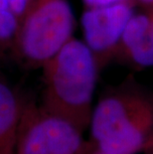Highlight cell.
Returning <instances> with one entry per match:
<instances>
[{"label": "cell", "instance_id": "cell-1", "mask_svg": "<svg viewBox=\"0 0 153 154\" xmlns=\"http://www.w3.org/2000/svg\"><path fill=\"white\" fill-rule=\"evenodd\" d=\"M42 107L82 132L90 127L100 70L84 41L72 38L43 67Z\"/></svg>", "mask_w": 153, "mask_h": 154}, {"label": "cell", "instance_id": "cell-2", "mask_svg": "<svg viewBox=\"0 0 153 154\" xmlns=\"http://www.w3.org/2000/svg\"><path fill=\"white\" fill-rule=\"evenodd\" d=\"M92 141L106 154H136L153 137V94L126 81L103 94L90 119Z\"/></svg>", "mask_w": 153, "mask_h": 154}, {"label": "cell", "instance_id": "cell-3", "mask_svg": "<svg viewBox=\"0 0 153 154\" xmlns=\"http://www.w3.org/2000/svg\"><path fill=\"white\" fill-rule=\"evenodd\" d=\"M75 15L68 0H33L16 39L30 67L42 68L73 38Z\"/></svg>", "mask_w": 153, "mask_h": 154}, {"label": "cell", "instance_id": "cell-4", "mask_svg": "<svg viewBox=\"0 0 153 154\" xmlns=\"http://www.w3.org/2000/svg\"><path fill=\"white\" fill-rule=\"evenodd\" d=\"M81 130L33 103H25L15 154H93L96 147Z\"/></svg>", "mask_w": 153, "mask_h": 154}, {"label": "cell", "instance_id": "cell-5", "mask_svg": "<svg viewBox=\"0 0 153 154\" xmlns=\"http://www.w3.org/2000/svg\"><path fill=\"white\" fill-rule=\"evenodd\" d=\"M134 0L84 7L82 15L84 42L92 51L100 72L116 60L123 32L134 14Z\"/></svg>", "mask_w": 153, "mask_h": 154}, {"label": "cell", "instance_id": "cell-6", "mask_svg": "<svg viewBox=\"0 0 153 154\" xmlns=\"http://www.w3.org/2000/svg\"><path fill=\"white\" fill-rule=\"evenodd\" d=\"M137 69L153 67V11L142 10L130 18L116 60Z\"/></svg>", "mask_w": 153, "mask_h": 154}, {"label": "cell", "instance_id": "cell-7", "mask_svg": "<svg viewBox=\"0 0 153 154\" xmlns=\"http://www.w3.org/2000/svg\"><path fill=\"white\" fill-rule=\"evenodd\" d=\"M23 103L7 83L0 81V154H15Z\"/></svg>", "mask_w": 153, "mask_h": 154}, {"label": "cell", "instance_id": "cell-8", "mask_svg": "<svg viewBox=\"0 0 153 154\" xmlns=\"http://www.w3.org/2000/svg\"><path fill=\"white\" fill-rule=\"evenodd\" d=\"M21 20L9 7L0 9V44L16 41Z\"/></svg>", "mask_w": 153, "mask_h": 154}, {"label": "cell", "instance_id": "cell-9", "mask_svg": "<svg viewBox=\"0 0 153 154\" xmlns=\"http://www.w3.org/2000/svg\"><path fill=\"white\" fill-rule=\"evenodd\" d=\"M33 0H7L8 7L22 20Z\"/></svg>", "mask_w": 153, "mask_h": 154}, {"label": "cell", "instance_id": "cell-10", "mask_svg": "<svg viewBox=\"0 0 153 154\" xmlns=\"http://www.w3.org/2000/svg\"><path fill=\"white\" fill-rule=\"evenodd\" d=\"M123 0H83L84 7H96V6H103L112 4Z\"/></svg>", "mask_w": 153, "mask_h": 154}, {"label": "cell", "instance_id": "cell-11", "mask_svg": "<svg viewBox=\"0 0 153 154\" xmlns=\"http://www.w3.org/2000/svg\"><path fill=\"white\" fill-rule=\"evenodd\" d=\"M136 6L141 7L142 10L153 11V0H134Z\"/></svg>", "mask_w": 153, "mask_h": 154}, {"label": "cell", "instance_id": "cell-12", "mask_svg": "<svg viewBox=\"0 0 153 154\" xmlns=\"http://www.w3.org/2000/svg\"><path fill=\"white\" fill-rule=\"evenodd\" d=\"M143 151H153V137L148 140V142L146 143Z\"/></svg>", "mask_w": 153, "mask_h": 154}, {"label": "cell", "instance_id": "cell-13", "mask_svg": "<svg viewBox=\"0 0 153 154\" xmlns=\"http://www.w3.org/2000/svg\"><path fill=\"white\" fill-rule=\"evenodd\" d=\"M5 7H8L7 0H0V9L5 8Z\"/></svg>", "mask_w": 153, "mask_h": 154}, {"label": "cell", "instance_id": "cell-14", "mask_svg": "<svg viewBox=\"0 0 153 154\" xmlns=\"http://www.w3.org/2000/svg\"><path fill=\"white\" fill-rule=\"evenodd\" d=\"M93 154H106V153H103V152H100V151H99V150H96V151H94Z\"/></svg>", "mask_w": 153, "mask_h": 154}]
</instances>
